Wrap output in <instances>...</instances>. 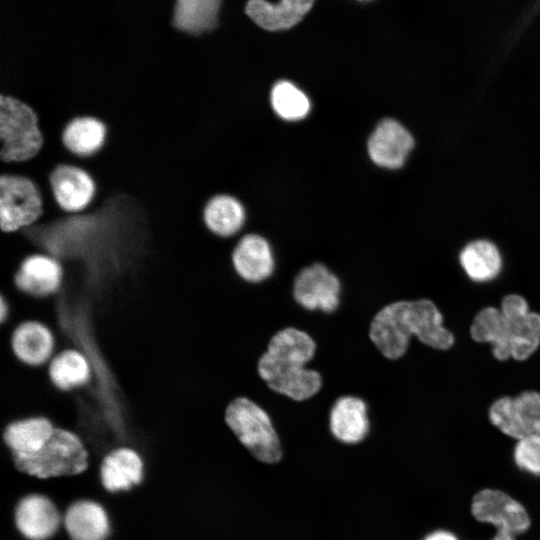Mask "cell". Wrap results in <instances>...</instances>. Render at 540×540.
Returning <instances> with one entry per match:
<instances>
[{
	"mask_svg": "<svg viewBox=\"0 0 540 540\" xmlns=\"http://www.w3.org/2000/svg\"><path fill=\"white\" fill-rule=\"evenodd\" d=\"M369 338L380 354L391 361L404 358L413 338L437 351L455 344V335L444 325V316L432 299L397 300L372 318Z\"/></svg>",
	"mask_w": 540,
	"mask_h": 540,
	"instance_id": "obj_1",
	"label": "cell"
},
{
	"mask_svg": "<svg viewBox=\"0 0 540 540\" xmlns=\"http://www.w3.org/2000/svg\"><path fill=\"white\" fill-rule=\"evenodd\" d=\"M316 351L317 343L309 333L286 327L270 339L258 360V375L278 395L295 402L310 400L323 388L320 372L308 367Z\"/></svg>",
	"mask_w": 540,
	"mask_h": 540,
	"instance_id": "obj_2",
	"label": "cell"
},
{
	"mask_svg": "<svg viewBox=\"0 0 540 540\" xmlns=\"http://www.w3.org/2000/svg\"><path fill=\"white\" fill-rule=\"evenodd\" d=\"M469 333L473 341L490 344L496 360L525 361L540 347V313L530 309L525 297L510 293L502 297L499 307L480 309Z\"/></svg>",
	"mask_w": 540,
	"mask_h": 540,
	"instance_id": "obj_3",
	"label": "cell"
},
{
	"mask_svg": "<svg viewBox=\"0 0 540 540\" xmlns=\"http://www.w3.org/2000/svg\"><path fill=\"white\" fill-rule=\"evenodd\" d=\"M224 420L236 440L259 462L277 463L282 458L279 435L270 413L252 399L240 396L226 407Z\"/></svg>",
	"mask_w": 540,
	"mask_h": 540,
	"instance_id": "obj_4",
	"label": "cell"
},
{
	"mask_svg": "<svg viewBox=\"0 0 540 540\" xmlns=\"http://www.w3.org/2000/svg\"><path fill=\"white\" fill-rule=\"evenodd\" d=\"M13 460L23 473L39 479H51L84 472L89 464V453L76 433L55 427L40 451L25 456L13 455Z\"/></svg>",
	"mask_w": 540,
	"mask_h": 540,
	"instance_id": "obj_5",
	"label": "cell"
},
{
	"mask_svg": "<svg viewBox=\"0 0 540 540\" xmlns=\"http://www.w3.org/2000/svg\"><path fill=\"white\" fill-rule=\"evenodd\" d=\"M42 144L35 111L16 98L0 95V162L31 159Z\"/></svg>",
	"mask_w": 540,
	"mask_h": 540,
	"instance_id": "obj_6",
	"label": "cell"
},
{
	"mask_svg": "<svg viewBox=\"0 0 540 540\" xmlns=\"http://www.w3.org/2000/svg\"><path fill=\"white\" fill-rule=\"evenodd\" d=\"M43 214L35 183L19 175H0V231L16 233L34 225Z\"/></svg>",
	"mask_w": 540,
	"mask_h": 540,
	"instance_id": "obj_7",
	"label": "cell"
},
{
	"mask_svg": "<svg viewBox=\"0 0 540 540\" xmlns=\"http://www.w3.org/2000/svg\"><path fill=\"white\" fill-rule=\"evenodd\" d=\"M64 280V266L58 258L35 252L27 255L10 277L0 278V286H10L27 297L46 299L59 294Z\"/></svg>",
	"mask_w": 540,
	"mask_h": 540,
	"instance_id": "obj_8",
	"label": "cell"
},
{
	"mask_svg": "<svg viewBox=\"0 0 540 540\" xmlns=\"http://www.w3.org/2000/svg\"><path fill=\"white\" fill-rule=\"evenodd\" d=\"M342 290L339 276L326 264L314 262L296 274L292 295L306 311L333 314L340 307Z\"/></svg>",
	"mask_w": 540,
	"mask_h": 540,
	"instance_id": "obj_9",
	"label": "cell"
},
{
	"mask_svg": "<svg viewBox=\"0 0 540 540\" xmlns=\"http://www.w3.org/2000/svg\"><path fill=\"white\" fill-rule=\"evenodd\" d=\"M488 417L500 432L517 441L540 436V392L526 390L515 397H500L490 405Z\"/></svg>",
	"mask_w": 540,
	"mask_h": 540,
	"instance_id": "obj_10",
	"label": "cell"
},
{
	"mask_svg": "<svg viewBox=\"0 0 540 540\" xmlns=\"http://www.w3.org/2000/svg\"><path fill=\"white\" fill-rule=\"evenodd\" d=\"M471 512L479 522L491 524L497 531L514 536L530 527V518L523 505L500 490L483 489L477 492L472 499Z\"/></svg>",
	"mask_w": 540,
	"mask_h": 540,
	"instance_id": "obj_11",
	"label": "cell"
},
{
	"mask_svg": "<svg viewBox=\"0 0 540 540\" xmlns=\"http://www.w3.org/2000/svg\"><path fill=\"white\" fill-rule=\"evenodd\" d=\"M236 275L245 283L261 284L276 271L274 247L264 235L256 232L241 235L231 253Z\"/></svg>",
	"mask_w": 540,
	"mask_h": 540,
	"instance_id": "obj_12",
	"label": "cell"
},
{
	"mask_svg": "<svg viewBox=\"0 0 540 540\" xmlns=\"http://www.w3.org/2000/svg\"><path fill=\"white\" fill-rule=\"evenodd\" d=\"M0 337L8 341L15 359L27 367L44 368L57 352L53 330L38 320L20 322L8 336Z\"/></svg>",
	"mask_w": 540,
	"mask_h": 540,
	"instance_id": "obj_13",
	"label": "cell"
},
{
	"mask_svg": "<svg viewBox=\"0 0 540 540\" xmlns=\"http://www.w3.org/2000/svg\"><path fill=\"white\" fill-rule=\"evenodd\" d=\"M14 521L26 540H49L62 529L63 514L50 498L34 493L19 500Z\"/></svg>",
	"mask_w": 540,
	"mask_h": 540,
	"instance_id": "obj_14",
	"label": "cell"
},
{
	"mask_svg": "<svg viewBox=\"0 0 540 540\" xmlns=\"http://www.w3.org/2000/svg\"><path fill=\"white\" fill-rule=\"evenodd\" d=\"M416 141L409 129L396 119L382 120L368 142L369 155L378 166L399 169L408 160Z\"/></svg>",
	"mask_w": 540,
	"mask_h": 540,
	"instance_id": "obj_15",
	"label": "cell"
},
{
	"mask_svg": "<svg viewBox=\"0 0 540 540\" xmlns=\"http://www.w3.org/2000/svg\"><path fill=\"white\" fill-rule=\"evenodd\" d=\"M49 182L56 204L65 213L85 211L95 195L91 176L74 165L58 164L50 172Z\"/></svg>",
	"mask_w": 540,
	"mask_h": 540,
	"instance_id": "obj_16",
	"label": "cell"
},
{
	"mask_svg": "<svg viewBox=\"0 0 540 540\" xmlns=\"http://www.w3.org/2000/svg\"><path fill=\"white\" fill-rule=\"evenodd\" d=\"M369 406L366 400L355 395H342L328 412V427L339 442L355 445L366 439L370 432Z\"/></svg>",
	"mask_w": 540,
	"mask_h": 540,
	"instance_id": "obj_17",
	"label": "cell"
},
{
	"mask_svg": "<svg viewBox=\"0 0 540 540\" xmlns=\"http://www.w3.org/2000/svg\"><path fill=\"white\" fill-rule=\"evenodd\" d=\"M145 465L141 455L127 446L108 452L100 465V480L109 493L132 490L144 479Z\"/></svg>",
	"mask_w": 540,
	"mask_h": 540,
	"instance_id": "obj_18",
	"label": "cell"
},
{
	"mask_svg": "<svg viewBox=\"0 0 540 540\" xmlns=\"http://www.w3.org/2000/svg\"><path fill=\"white\" fill-rule=\"evenodd\" d=\"M46 372L53 387L62 392L84 388L94 377L90 358L76 347L58 350L46 366Z\"/></svg>",
	"mask_w": 540,
	"mask_h": 540,
	"instance_id": "obj_19",
	"label": "cell"
},
{
	"mask_svg": "<svg viewBox=\"0 0 540 540\" xmlns=\"http://www.w3.org/2000/svg\"><path fill=\"white\" fill-rule=\"evenodd\" d=\"M63 528L71 540H107L111 534L106 509L93 500L72 503L63 513Z\"/></svg>",
	"mask_w": 540,
	"mask_h": 540,
	"instance_id": "obj_20",
	"label": "cell"
},
{
	"mask_svg": "<svg viewBox=\"0 0 540 540\" xmlns=\"http://www.w3.org/2000/svg\"><path fill=\"white\" fill-rule=\"evenodd\" d=\"M458 262L465 275L479 284L495 280L504 266L498 245L488 238H475L466 242L458 253Z\"/></svg>",
	"mask_w": 540,
	"mask_h": 540,
	"instance_id": "obj_21",
	"label": "cell"
},
{
	"mask_svg": "<svg viewBox=\"0 0 540 540\" xmlns=\"http://www.w3.org/2000/svg\"><path fill=\"white\" fill-rule=\"evenodd\" d=\"M207 230L221 239L238 238L246 223L242 203L232 195L218 193L208 199L202 211Z\"/></svg>",
	"mask_w": 540,
	"mask_h": 540,
	"instance_id": "obj_22",
	"label": "cell"
},
{
	"mask_svg": "<svg viewBox=\"0 0 540 540\" xmlns=\"http://www.w3.org/2000/svg\"><path fill=\"white\" fill-rule=\"evenodd\" d=\"M312 5L313 1L304 0H283L278 3L251 0L246 4L245 12L261 28L276 31L297 24Z\"/></svg>",
	"mask_w": 540,
	"mask_h": 540,
	"instance_id": "obj_23",
	"label": "cell"
},
{
	"mask_svg": "<svg viewBox=\"0 0 540 540\" xmlns=\"http://www.w3.org/2000/svg\"><path fill=\"white\" fill-rule=\"evenodd\" d=\"M222 0H175L172 25L191 36L212 32L219 25Z\"/></svg>",
	"mask_w": 540,
	"mask_h": 540,
	"instance_id": "obj_24",
	"label": "cell"
},
{
	"mask_svg": "<svg viewBox=\"0 0 540 540\" xmlns=\"http://www.w3.org/2000/svg\"><path fill=\"white\" fill-rule=\"evenodd\" d=\"M54 429L55 426L46 417L32 416L9 423L3 439L13 455H31L45 446Z\"/></svg>",
	"mask_w": 540,
	"mask_h": 540,
	"instance_id": "obj_25",
	"label": "cell"
},
{
	"mask_svg": "<svg viewBox=\"0 0 540 540\" xmlns=\"http://www.w3.org/2000/svg\"><path fill=\"white\" fill-rule=\"evenodd\" d=\"M106 127L94 117H77L67 123L63 130L64 146L73 154L86 157L96 153L105 141Z\"/></svg>",
	"mask_w": 540,
	"mask_h": 540,
	"instance_id": "obj_26",
	"label": "cell"
},
{
	"mask_svg": "<svg viewBox=\"0 0 540 540\" xmlns=\"http://www.w3.org/2000/svg\"><path fill=\"white\" fill-rule=\"evenodd\" d=\"M274 111L285 120L304 118L310 110L306 95L288 81L277 82L271 92Z\"/></svg>",
	"mask_w": 540,
	"mask_h": 540,
	"instance_id": "obj_27",
	"label": "cell"
},
{
	"mask_svg": "<svg viewBox=\"0 0 540 540\" xmlns=\"http://www.w3.org/2000/svg\"><path fill=\"white\" fill-rule=\"evenodd\" d=\"M513 457L521 470L540 476V436H528L518 440Z\"/></svg>",
	"mask_w": 540,
	"mask_h": 540,
	"instance_id": "obj_28",
	"label": "cell"
},
{
	"mask_svg": "<svg viewBox=\"0 0 540 540\" xmlns=\"http://www.w3.org/2000/svg\"><path fill=\"white\" fill-rule=\"evenodd\" d=\"M423 540H458V538L449 531L436 530L428 534Z\"/></svg>",
	"mask_w": 540,
	"mask_h": 540,
	"instance_id": "obj_29",
	"label": "cell"
},
{
	"mask_svg": "<svg viewBox=\"0 0 540 540\" xmlns=\"http://www.w3.org/2000/svg\"><path fill=\"white\" fill-rule=\"evenodd\" d=\"M53 203H56L55 202V199L54 198H46L43 200V210L46 206L50 205V204H53ZM29 228V227H28ZM27 229V228H26ZM26 229L20 231V238H21V241L23 243V246L26 250L27 253L31 254V253H35V251L32 249V247L30 246L28 240H27V237H26V234H25V231Z\"/></svg>",
	"mask_w": 540,
	"mask_h": 540,
	"instance_id": "obj_30",
	"label": "cell"
},
{
	"mask_svg": "<svg viewBox=\"0 0 540 540\" xmlns=\"http://www.w3.org/2000/svg\"><path fill=\"white\" fill-rule=\"evenodd\" d=\"M490 540H516L515 536L505 532V531H496L495 535Z\"/></svg>",
	"mask_w": 540,
	"mask_h": 540,
	"instance_id": "obj_31",
	"label": "cell"
}]
</instances>
